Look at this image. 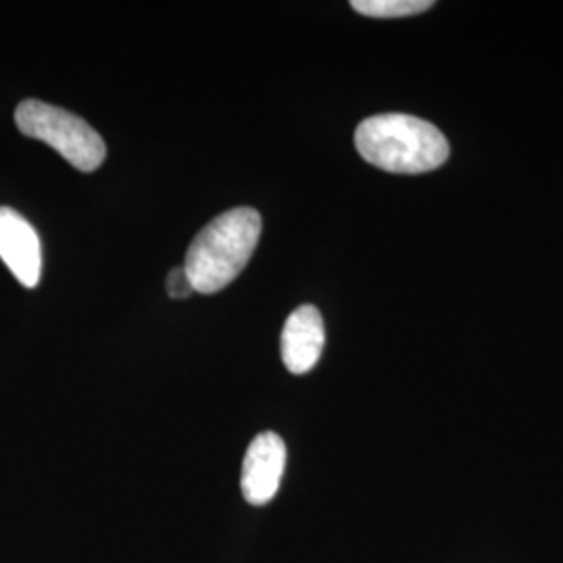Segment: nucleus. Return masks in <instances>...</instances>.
<instances>
[{"label": "nucleus", "instance_id": "20e7f679", "mask_svg": "<svg viewBox=\"0 0 563 563\" xmlns=\"http://www.w3.org/2000/svg\"><path fill=\"white\" fill-rule=\"evenodd\" d=\"M286 444L276 432H263L249 444L242 462L241 488L251 505H267L280 488Z\"/></svg>", "mask_w": 563, "mask_h": 563}, {"label": "nucleus", "instance_id": "0eeeda50", "mask_svg": "<svg viewBox=\"0 0 563 563\" xmlns=\"http://www.w3.org/2000/svg\"><path fill=\"white\" fill-rule=\"evenodd\" d=\"M432 0H353L351 7L367 15L380 20H395V18H409L418 15L432 7Z\"/></svg>", "mask_w": 563, "mask_h": 563}, {"label": "nucleus", "instance_id": "6e6552de", "mask_svg": "<svg viewBox=\"0 0 563 563\" xmlns=\"http://www.w3.org/2000/svg\"><path fill=\"white\" fill-rule=\"evenodd\" d=\"M192 292H195V288H192V282L188 278L184 265L172 269L169 276H167V295H169L172 299H186V297H190Z\"/></svg>", "mask_w": 563, "mask_h": 563}, {"label": "nucleus", "instance_id": "f03ea898", "mask_svg": "<svg viewBox=\"0 0 563 563\" xmlns=\"http://www.w3.org/2000/svg\"><path fill=\"white\" fill-rule=\"evenodd\" d=\"M355 146L363 159L390 174H426L449 159V142L430 121L383 113L362 121Z\"/></svg>", "mask_w": 563, "mask_h": 563}, {"label": "nucleus", "instance_id": "39448f33", "mask_svg": "<svg viewBox=\"0 0 563 563\" xmlns=\"http://www.w3.org/2000/svg\"><path fill=\"white\" fill-rule=\"evenodd\" d=\"M0 260L25 288H34L41 282V239L11 207H0Z\"/></svg>", "mask_w": 563, "mask_h": 563}, {"label": "nucleus", "instance_id": "7ed1b4c3", "mask_svg": "<svg viewBox=\"0 0 563 563\" xmlns=\"http://www.w3.org/2000/svg\"><path fill=\"white\" fill-rule=\"evenodd\" d=\"M15 123L23 136L53 146L80 172H95L104 162L107 146L101 134L88 121L60 107L34 99L20 102Z\"/></svg>", "mask_w": 563, "mask_h": 563}, {"label": "nucleus", "instance_id": "423d86ee", "mask_svg": "<svg viewBox=\"0 0 563 563\" xmlns=\"http://www.w3.org/2000/svg\"><path fill=\"white\" fill-rule=\"evenodd\" d=\"M325 330L320 311L313 305L295 309L282 330V362L295 376L307 374L322 357Z\"/></svg>", "mask_w": 563, "mask_h": 563}, {"label": "nucleus", "instance_id": "f257e3e1", "mask_svg": "<svg viewBox=\"0 0 563 563\" xmlns=\"http://www.w3.org/2000/svg\"><path fill=\"white\" fill-rule=\"evenodd\" d=\"M262 236V216L236 207L207 223L190 242L184 269L195 292L216 295L246 267Z\"/></svg>", "mask_w": 563, "mask_h": 563}]
</instances>
